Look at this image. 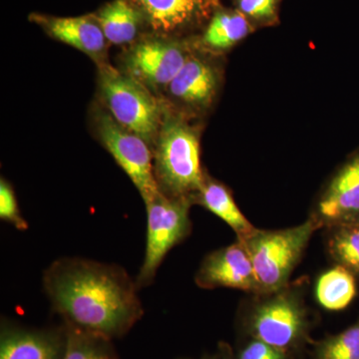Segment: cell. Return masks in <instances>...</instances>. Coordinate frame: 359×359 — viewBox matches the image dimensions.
Listing matches in <instances>:
<instances>
[{
	"label": "cell",
	"mask_w": 359,
	"mask_h": 359,
	"mask_svg": "<svg viewBox=\"0 0 359 359\" xmlns=\"http://www.w3.org/2000/svg\"><path fill=\"white\" fill-rule=\"evenodd\" d=\"M224 359H231V356H230V355H229V354H226V356H224Z\"/></svg>",
	"instance_id": "obj_25"
},
{
	"label": "cell",
	"mask_w": 359,
	"mask_h": 359,
	"mask_svg": "<svg viewBox=\"0 0 359 359\" xmlns=\"http://www.w3.org/2000/svg\"><path fill=\"white\" fill-rule=\"evenodd\" d=\"M62 359H118L111 339L66 323Z\"/></svg>",
	"instance_id": "obj_18"
},
{
	"label": "cell",
	"mask_w": 359,
	"mask_h": 359,
	"mask_svg": "<svg viewBox=\"0 0 359 359\" xmlns=\"http://www.w3.org/2000/svg\"><path fill=\"white\" fill-rule=\"evenodd\" d=\"M313 359H359V321L318 344Z\"/></svg>",
	"instance_id": "obj_21"
},
{
	"label": "cell",
	"mask_w": 359,
	"mask_h": 359,
	"mask_svg": "<svg viewBox=\"0 0 359 359\" xmlns=\"http://www.w3.org/2000/svg\"><path fill=\"white\" fill-rule=\"evenodd\" d=\"M0 218L13 224L18 230L26 231L29 228L27 222L21 216L13 187L4 179L0 181Z\"/></svg>",
	"instance_id": "obj_22"
},
{
	"label": "cell",
	"mask_w": 359,
	"mask_h": 359,
	"mask_svg": "<svg viewBox=\"0 0 359 359\" xmlns=\"http://www.w3.org/2000/svg\"><path fill=\"white\" fill-rule=\"evenodd\" d=\"M276 0H238L241 11L256 20H266L275 14Z\"/></svg>",
	"instance_id": "obj_24"
},
{
	"label": "cell",
	"mask_w": 359,
	"mask_h": 359,
	"mask_svg": "<svg viewBox=\"0 0 359 359\" xmlns=\"http://www.w3.org/2000/svg\"><path fill=\"white\" fill-rule=\"evenodd\" d=\"M194 203H198L223 219L233 229L241 242L252 237L257 231L238 209L230 191L219 182L205 178L204 186Z\"/></svg>",
	"instance_id": "obj_15"
},
{
	"label": "cell",
	"mask_w": 359,
	"mask_h": 359,
	"mask_svg": "<svg viewBox=\"0 0 359 359\" xmlns=\"http://www.w3.org/2000/svg\"><path fill=\"white\" fill-rule=\"evenodd\" d=\"M147 208V245L136 283L145 287L154 282L158 269L170 250L185 240L191 231V203L159 192L145 203Z\"/></svg>",
	"instance_id": "obj_5"
},
{
	"label": "cell",
	"mask_w": 359,
	"mask_h": 359,
	"mask_svg": "<svg viewBox=\"0 0 359 359\" xmlns=\"http://www.w3.org/2000/svg\"><path fill=\"white\" fill-rule=\"evenodd\" d=\"M157 32L171 33L204 18L212 0H134Z\"/></svg>",
	"instance_id": "obj_13"
},
{
	"label": "cell",
	"mask_w": 359,
	"mask_h": 359,
	"mask_svg": "<svg viewBox=\"0 0 359 359\" xmlns=\"http://www.w3.org/2000/svg\"><path fill=\"white\" fill-rule=\"evenodd\" d=\"M271 294L255 308L248 330L252 339L287 353L308 337V314L301 297L294 292L283 289Z\"/></svg>",
	"instance_id": "obj_6"
},
{
	"label": "cell",
	"mask_w": 359,
	"mask_h": 359,
	"mask_svg": "<svg viewBox=\"0 0 359 359\" xmlns=\"http://www.w3.org/2000/svg\"><path fill=\"white\" fill-rule=\"evenodd\" d=\"M190 58L185 49L175 42L147 40L127 54L128 75L149 88L168 87Z\"/></svg>",
	"instance_id": "obj_9"
},
{
	"label": "cell",
	"mask_w": 359,
	"mask_h": 359,
	"mask_svg": "<svg viewBox=\"0 0 359 359\" xmlns=\"http://www.w3.org/2000/svg\"><path fill=\"white\" fill-rule=\"evenodd\" d=\"M216 73L199 58L190 57L168 86L171 96L194 107L211 103L217 90Z\"/></svg>",
	"instance_id": "obj_14"
},
{
	"label": "cell",
	"mask_w": 359,
	"mask_h": 359,
	"mask_svg": "<svg viewBox=\"0 0 359 359\" xmlns=\"http://www.w3.org/2000/svg\"><path fill=\"white\" fill-rule=\"evenodd\" d=\"M356 292L355 276L339 264L323 273L316 283V299L327 311L346 309L353 301Z\"/></svg>",
	"instance_id": "obj_17"
},
{
	"label": "cell",
	"mask_w": 359,
	"mask_h": 359,
	"mask_svg": "<svg viewBox=\"0 0 359 359\" xmlns=\"http://www.w3.org/2000/svg\"><path fill=\"white\" fill-rule=\"evenodd\" d=\"M153 159L160 192L194 204L205 180L195 130L181 118H163Z\"/></svg>",
	"instance_id": "obj_2"
},
{
	"label": "cell",
	"mask_w": 359,
	"mask_h": 359,
	"mask_svg": "<svg viewBox=\"0 0 359 359\" xmlns=\"http://www.w3.org/2000/svg\"><path fill=\"white\" fill-rule=\"evenodd\" d=\"M195 280L202 289L231 287L259 294L249 252L241 241L208 255L201 264Z\"/></svg>",
	"instance_id": "obj_10"
},
{
	"label": "cell",
	"mask_w": 359,
	"mask_h": 359,
	"mask_svg": "<svg viewBox=\"0 0 359 359\" xmlns=\"http://www.w3.org/2000/svg\"><path fill=\"white\" fill-rule=\"evenodd\" d=\"M40 22L53 39L84 52L100 61L106 48V37L98 21L88 16L42 18Z\"/></svg>",
	"instance_id": "obj_12"
},
{
	"label": "cell",
	"mask_w": 359,
	"mask_h": 359,
	"mask_svg": "<svg viewBox=\"0 0 359 359\" xmlns=\"http://www.w3.org/2000/svg\"><path fill=\"white\" fill-rule=\"evenodd\" d=\"M52 308L74 325L112 339L143 316L136 280L117 264L83 257H61L43 273Z\"/></svg>",
	"instance_id": "obj_1"
},
{
	"label": "cell",
	"mask_w": 359,
	"mask_h": 359,
	"mask_svg": "<svg viewBox=\"0 0 359 359\" xmlns=\"http://www.w3.org/2000/svg\"><path fill=\"white\" fill-rule=\"evenodd\" d=\"M250 32V26L244 14L219 13L208 26L203 41L210 48L224 50L244 39Z\"/></svg>",
	"instance_id": "obj_19"
},
{
	"label": "cell",
	"mask_w": 359,
	"mask_h": 359,
	"mask_svg": "<svg viewBox=\"0 0 359 359\" xmlns=\"http://www.w3.org/2000/svg\"><path fill=\"white\" fill-rule=\"evenodd\" d=\"M141 13L128 0H114L97 15L106 39L122 45L133 41L138 33Z\"/></svg>",
	"instance_id": "obj_16"
},
{
	"label": "cell",
	"mask_w": 359,
	"mask_h": 359,
	"mask_svg": "<svg viewBox=\"0 0 359 359\" xmlns=\"http://www.w3.org/2000/svg\"><path fill=\"white\" fill-rule=\"evenodd\" d=\"M358 223H359V222H358Z\"/></svg>",
	"instance_id": "obj_26"
},
{
	"label": "cell",
	"mask_w": 359,
	"mask_h": 359,
	"mask_svg": "<svg viewBox=\"0 0 359 359\" xmlns=\"http://www.w3.org/2000/svg\"><path fill=\"white\" fill-rule=\"evenodd\" d=\"M238 359H287V353L261 340L252 339L238 354Z\"/></svg>",
	"instance_id": "obj_23"
},
{
	"label": "cell",
	"mask_w": 359,
	"mask_h": 359,
	"mask_svg": "<svg viewBox=\"0 0 359 359\" xmlns=\"http://www.w3.org/2000/svg\"><path fill=\"white\" fill-rule=\"evenodd\" d=\"M311 218L320 228L359 222V149L325 187Z\"/></svg>",
	"instance_id": "obj_8"
},
{
	"label": "cell",
	"mask_w": 359,
	"mask_h": 359,
	"mask_svg": "<svg viewBox=\"0 0 359 359\" xmlns=\"http://www.w3.org/2000/svg\"><path fill=\"white\" fill-rule=\"evenodd\" d=\"M96 127L103 145L128 175L144 202L152 200L160 190L155 178L153 154L147 142L116 122L110 113L99 112Z\"/></svg>",
	"instance_id": "obj_7"
},
{
	"label": "cell",
	"mask_w": 359,
	"mask_h": 359,
	"mask_svg": "<svg viewBox=\"0 0 359 359\" xmlns=\"http://www.w3.org/2000/svg\"><path fill=\"white\" fill-rule=\"evenodd\" d=\"M328 230L330 257L359 278V223L339 224Z\"/></svg>",
	"instance_id": "obj_20"
},
{
	"label": "cell",
	"mask_w": 359,
	"mask_h": 359,
	"mask_svg": "<svg viewBox=\"0 0 359 359\" xmlns=\"http://www.w3.org/2000/svg\"><path fill=\"white\" fill-rule=\"evenodd\" d=\"M63 337L16 327L2 328L0 359H62Z\"/></svg>",
	"instance_id": "obj_11"
},
{
	"label": "cell",
	"mask_w": 359,
	"mask_h": 359,
	"mask_svg": "<svg viewBox=\"0 0 359 359\" xmlns=\"http://www.w3.org/2000/svg\"><path fill=\"white\" fill-rule=\"evenodd\" d=\"M99 88L116 122L147 143L156 142L164 115L147 87L129 75L102 65L99 72Z\"/></svg>",
	"instance_id": "obj_4"
},
{
	"label": "cell",
	"mask_w": 359,
	"mask_h": 359,
	"mask_svg": "<svg viewBox=\"0 0 359 359\" xmlns=\"http://www.w3.org/2000/svg\"><path fill=\"white\" fill-rule=\"evenodd\" d=\"M318 229L320 224L311 217L294 228L257 230L243 242L254 266L259 294H271L285 289L311 236Z\"/></svg>",
	"instance_id": "obj_3"
}]
</instances>
